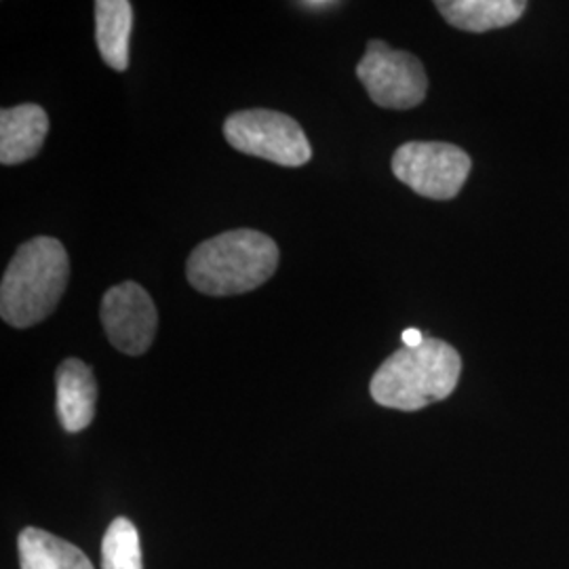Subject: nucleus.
Listing matches in <instances>:
<instances>
[{
  "mask_svg": "<svg viewBox=\"0 0 569 569\" xmlns=\"http://www.w3.org/2000/svg\"><path fill=\"white\" fill-rule=\"evenodd\" d=\"M462 359L453 346L427 338L416 348H399L371 378L369 392L376 403L416 411L448 399L458 387Z\"/></svg>",
  "mask_w": 569,
  "mask_h": 569,
  "instance_id": "3",
  "label": "nucleus"
},
{
  "mask_svg": "<svg viewBox=\"0 0 569 569\" xmlns=\"http://www.w3.org/2000/svg\"><path fill=\"white\" fill-rule=\"evenodd\" d=\"M49 117L37 103H21L0 112V163L20 164L41 152Z\"/></svg>",
  "mask_w": 569,
  "mask_h": 569,
  "instance_id": "8",
  "label": "nucleus"
},
{
  "mask_svg": "<svg viewBox=\"0 0 569 569\" xmlns=\"http://www.w3.org/2000/svg\"><path fill=\"white\" fill-rule=\"evenodd\" d=\"M58 416L68 432H81L96 418L98 387L93 371L81 359H66L58 367Z\"/></svg>",
  "mask_w": 569,
  "mask_h": 569,
  "instance_id": "9",
  "label": "nucleus"
},
{
  "mask_svg": "<svg viewBox=\"0 0 569 569\" xmlns=\"http://www.w3.org/2000/svg\"><path fill=\"white\" fill-rule=\"evenodd\" d=\"M392 173L420 197L449 201L467 183L470 157L453 143L407 142L392 157Z\"/></svg>",
  "mask_w": 569,
  "mask_h": 569,
  "instance_id": "5",
  "label": "nucleus"
},
{
  "mask_svg": "<svg viewBox=\"0 0 569 569\" xmlns=\"http://www.w3.org/2000/svg\"><path fill=\"white\" fill-rule=\"evenodd\" d=\"M401 340H403V345L407 346V348H416V346H422L425 345V336H422V331L420 329H416V327H409V329H406L403 333H401Z\"/></svg>",
  "mask_w": 569,
  "mask_h": 569,
  "instance_id": "14",
  "label": "nucleus"
},
{
  "mask_svg": "<svg viewBox=\"0 0 569 569\" xmlns=\"http://www.w3.org/2000/svg\"><path fill=\"white\" fill-rule=\"evenodd\" d=\"M435 4L448 23L467 32L507 28L528 9L523 0H439Z\"/></svg>",
  "mask_w": 569,
  "mask_h": 569,
  "instance_id": "10",
  "label": "nucleus"
},
{
  "mask_svg": "<svg viewBox=\"0 0 569 569\" xmlns=\"http://www.w3.org/2000/svg\"><path fill=\"white\" fill-rule=\"evenodd\" d=\"M102 569H143L138 529L124 517L114 519L103 536Z\"/></svg>",
  "mask_w": 569,
  "mask_h": 569,
  "instance_id": "13",
  "label": "nucleus"
},
{
  "mask_svg": "<svg viewBox=\"0 0 569 569\" xmlns=\"http://www.w3.org/2000/svg\"><path fill=\"white\" fill-rule=\"evenodd\" d=\"M279 268V247L258 230H230L199 244L186 264L188 283L213 298L239 296L264 284Z\"/></svg>",
  "mask_w": 569,
  "mask_h": 569,
  "instance_id": "1",
  "label": "nucleus"
},
{
  "mask_svg": "<svg viewBox=\"0 0 569 569\" xmlns=\"http://www.w3.org/2000/svg\"><path fill=\"white\" fill-rule=\"evenodd\" d=\"M224 138L234 150L281 167H302L312 159L305 129L274 110L256 108L230 114L224 122Z\"/></svg>",
  "mask_w": 569,
  "mask_h": 569,
  "instance_id": "4",
  "label": "nucleus"
},
{
  "mask_svg": "<svg viewBox=\"0 0 569 569\" xmlns=\"http://www.w3.org/2000/svg\"><path fill=\"white\" fill-rule=\"evenodd\" d=\"M70 260L58 239L37 237L21 244L0 283V317L7 326L28 329L44 321L66 291Z\"/></svg>",
  "mask_w": 569,
  "mask_h": 569,
  "instance_id": "2",
  "label": "nucleus"
},
{
  "mask_svg": "<svg viewBox=\"0 0 569 569\" xmlns=\"http://www.w3.org/2000/svg\"><path fill=\"white\" fill-rule=\"evenodd\" d=\"M357 77L366 84L371 102L380 108L409 110L427 98L428 79L422 61L407 51L390 49L385 41L367 44Z\"/></svg>",
  "mask_w": 569,
  "mask_h": 569,
  "instance_id": "6",
  "label": "nucleus"
},
{
  "mask_svg": "<svg viewBox=\"0 0 569 569\" xmlns=\"http://www.w3.org/2000/svg\"><path fill=\"white\" fill-rule=\"evenodd\" d=\"M338 2H331V0H308V2H300V7L306 9H323V7H336Z\"/></svg>",
  "mask_w": 569,
  "mask_h": 569,
  "instance_id": "15",
  "label": "nucleus"
},
{
  "mask_svg": "<svg viewBox=\"0 0 569 569\" xmlns=\"http://www.w3.org/2000/svg\"><path fill=\"white\" fill-rule=\"evenodd\" d=\"M100 317L110 345L124 355H143L154 342L159 312L142 284L124 281L108 289Z\"/></svg>",
  "mask_w": 569,
  "mask_h": 569,
  "instance_id": "7",
  "label": "nucleus"
},
{
  "mask_svg": "<svg viewBox=\"0 0 569 569\" xmlns=\"http://www.w3.org/2000/svg\"><path fill=\"white\" fill-rule=\"evenodd\" d=\"M18 547L21 569H93L81 549L44 529H23Z\"/></svg>",
  "mask_w": 569,
  "mask_h": 569,
  "instance_id": "12",
  "label": "nucleus"
},
{
  "mask_svg": "<svg viewBox=\"0 0 569 569\" xmlns=\"http://www.w3.org/2000/svg\"><path fill=\"white\" fill-rule=\"evenodd\" d=\"M133 28V7L129 0L96 2V41L100 56L117 72L129 68V39Z\"/></svg>",
  "mask_w": 569,
  "mask_h": 569,
  "instance_id": "11",
  "label": "nucleus"
}]
</instances>
